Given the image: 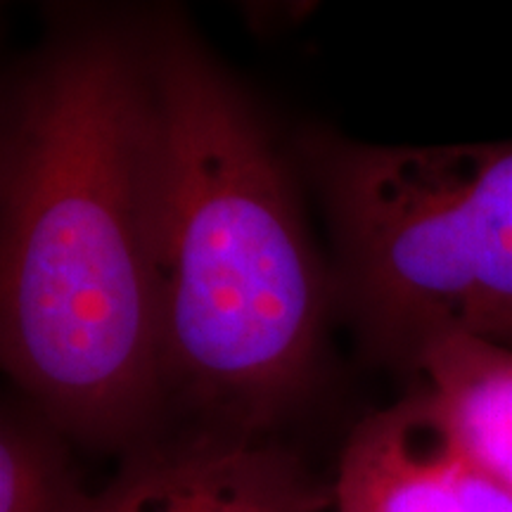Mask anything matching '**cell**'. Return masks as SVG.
<instances>
[{
    "label": "cell",
    "instance_id": "1",
    "mask_svg": "<svg viewBox=\"0 0 512 512\" xmlns=\"http://www.w3.org/2000/svg\"><path fill=\"white\" fill-rule=\"evenodd\" d=\"M157 105L143 22L76 17L0 117V358L64 437L136 448L162 411Z\"/></svg>",
    "mask_w": 512,
    "mask_h": 512
},
{
    "label": "cell",
    "instance_id": "2",
    "mask_svg": "<svg viewBox=\"0 0 512 512\" xmlns=\"http://www.w3.org/2000/svg\"><path fill=\"white\" fill-rule=\"evenodd\" d=\"M166 396L259 434L309 392L332 287L266 121L178 17L145 22Z\"/></svg>",
    "mask_w": 512,
    "mask_h": 512
},
{
    "label": "cell",
    "instance_id": "3",
    "mask_svg": "<svg viewBox=\"0 0 512 512\" xmlns=\"http://www.w3.org/2000/svg\"><path fill=\"white\" fill-rule=\"evenodd\" d=\"M306 162L337 242V292L375 349L411 366L441 335L512 347V140L325 136Z\"/></svg>",
    "mask_w": 512,
    "mask_h": 512
},
{
    "label": "cell",
    "instance_id": "4",
    "mask_svg": "<svg viewBox=\"0 0 512 512\" xmlns=\"http://www.w3.org/2000/svg\"><path fill=\"white\" fill-rule=\"evenodd\" d=\"M323 484L294 453L256 434L211 430L138 444L83 512H328Z\"/></svg>",
    "mask_w": 512,
    "mask_h": 512
},
{
    "label": "cell",
    "instance_id": "5",
    "mask_svg": "<svg viewBox=\"0 0 512 512\" xmlns=\"http://www.w3.org/2000/svg\"><path fill=\"white\" fill-rule=\"evenodd\" d=\"M332 496L335 512H512V491L477 463L427 392L351 432Z\"/></svg>",
    "mask_w": 512,
    "mask_h": 512
},
{
    "label": "cell",
    "instance_id": "6",
    "mask_svg": "<svg viewBox=\"0 0 512 512\" xmlns=\"http://www.w3.org/2000/svg\"><path fill=\"white\" fill-rule=\"evenodd\" d=\"M411 368L467 451L512 491V347L441 335L422 344Z\"/></svg>",
    "mask_w": 512,
    "mask_h": 512
},
{
    "label": "cell",
    "instance_id": "7",
    "mask_svg": "<svg viewBox=\"0 0 512 512\" xmlns=\"http://www.w3.org/2000/svg\"><path fill=\"white\" fill-rule=\"evenodd\" d=\"M64 434L36 411L0 420V512H83L88 496L69 465Z\"/></svg>",
    "mask_w": 512,
    "mask_h": 512
}]
</instances>
